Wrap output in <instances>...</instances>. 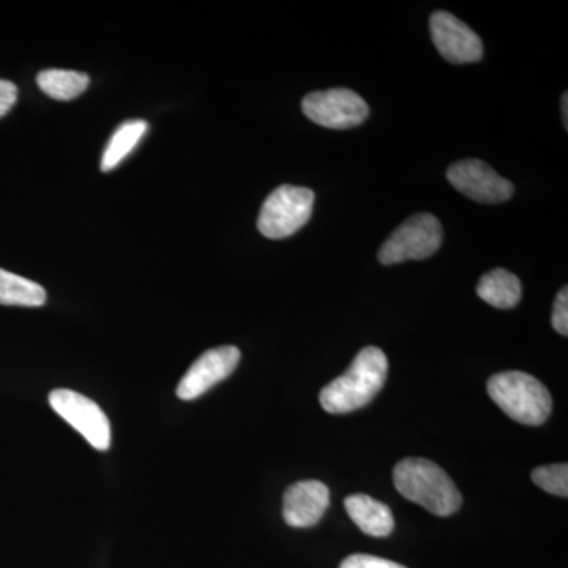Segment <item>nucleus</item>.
<instances>
[{
    "label": "nucleus",
    "instance_id": "nucleus-7",
    "mask_svg": "<svg viewBox=\"0 0 568 568\" xmlns=\"http://www.w3.org/2000/svg\"><path fill=\"white\" fill-rule=\"evenodd\" d=\"M302 111L310 121L332 130L354 129L369 114L368 104L351 89L308 93L302 102Z\"/></svg>",
    "mask_w": 568,
    "mask_h": 568
},
{
    "label": "nucleus",
    "instance_id": "nucleus-17",
    "mask_svg": "<svg viewBox=\"0 0 568 568\" xmlns=\"http://www.w3.org/2000/svg\"><path fill=\"white\" fill-rule=\"evenodd\" d=\"M532 481L555 496H568V466L566 463L559 465L540 466L534 469Z\"/></svg>",
    "mask_w": 568,
    "mask_h": 568
},
{
    "label": "nucleus",
    "instance_id": "nucleus-3",
    "mask_svg": "<svg viewBox=\"0 0 568 568\" xmlns=\"http://www.w3.org/2000/svg\"><path fill=\"white\" fill-rule=\"evenodd\" d=\"M487 387L493 402L518 424L541 425L551 414L552 399L548 388L528 373H499L488 381Z\"/></svg>",
    "mask_w": 568,
    "mask_h": 568
},
{
    "label": "nucleus",
    "instance_id": "nucleus-18",
    "mask_svg": "<svg viewBox=\"0 0 568 568\" xmlns=\"http://www.w3.org/2000/svg\"><path fill=\"white\" fill-rule=\"evenodd\" d=\"M339 568H407L402 564L394 562L372 555H353L343 560Z\"/></svg>",
    "mask_w": 568,
    "mask_h": 568
},
{
    "label": "nucleus",
    "instance_id": "nucleus-16",
    "mask_svg": "<svg viewBox=\"0 0 568 568\" xmlns=\"http://www.w3.org/2000/svg\"><path fill=\"white\" fill-rule=\"evenodd\" d=\"M44 302H47V291L39 283L0 268V304L41 306Z\"/></svg>",
    "mask_w": 568,
    "mask_h": 568
},
{
    "label": "nucleus",
    "instance_id": "nucleus-21",
    "mask_svg": "<svg viewBox=\"0 0 568 568\" xmlns=\"http://www.w3.org/2000/svg\"><path fill=\"white\" fill-rule=\"evenodd\" d=\"M568 93L567 92H564L562 93V121H564V126H566V129H568Z\"/></svg>",
    "mask_w": 568,
    "mask_h": 568
},
{
    "label": "nucleus",
    "instance_id": "nucleus-20",
    "mask_svg": "<svg viewBox=\"0 0 568 568\" xmlns=\"http://www.w3.org/2000/svg\"><path fill=\"white\" fill-rule=\"evenodd\" d=\"M18 100V88L11 81L0 80V118L9 114Z\"/></svg>",
    "mask_w": 568,
    "mask_h": 568
},
{
    "label": "nucleus",
    "instance_id": "nucleus-4",
    "mask_svg": "<svg viewBox=\"0 0 568 568\" xmlns=\"http://www.w3.org/2000/svg\"><path fill=\"white\" fill-rule=\"evenodd\" d=\"M315 193L304 186L282 185L268 194L257 219V230L267 239L290 237L312 219Z\"/></svg>",
    "mask_w": 568,
    "mask_h": 568
},
{
    "label": "nucleus",
    "instance_id": "nucleus-2",
    "mask_svg": "<svg viewBox=\"0 0 568 568\" xmlns=\"http://www.w3.org/2000/svg\"><path fill=\"white\" fill-rule=\"evenodd\" d=\"M394 484L399 495L432 511L436 517H450L462 507V493L443 467L424 458H406L394 469Z\"/></svg>",
    "mask_w": 568,
    "mask_h": 568
},
{
    "label": "nucleus",
    "instance_id": "nucleus-19",
    "mask_svg": "<svg viewBox=\"0 0 568 568\" xmlns=\"http://www.w3.org/2000/svg\"><path fill=\"white\" fill-rule=\"evenodd\" d=\"M552 327L560 335H568V290L564 287L556 297L555 306H552Z\"/></svg>",
    "mask_w": 568,
    "mask_h": 568
},
{
    "label": "nucleus",
    "instance_id": "nucleus-13",
    "mask_svg": "<svg viewBox=\"0 0 568 568\" xmlns=\"http://www.w3.org/2000/svg\"><path fill=\"white\" fill-rule=\"evenodd\" d=\"M521 282L506 268H495L481 276L477 294L481 301L499 310L514 308L521 301Z\"/></svg>",
    "mask_w": 568,
    "mask_h": 568
},
{
    "label": "nucleus",
    "instance_id": "nucleus-1",
    "mask_svg": "<svg viewBox=\"0 0 568 568\" xmlns=\"http://www.w3.org/2000/svg\"><path fill=\"white\" fill-rule=\"evenodd\" d=\"M387 355L376 346L364 347L345 375L336 377L320 394L325 413L349 414L372 403L387 381Z\"/></svg>",
    "mask_w": 568,
    "mask_h": 568
},
{
    "label": "nucleus",
    "instance_id": "nucleus-6",
    "mask_svg": "<svg viewBox=\"0 0 568 568\" xmlns=\"http://www.w3.org/2000/svg\"><path fill=\"white\" fill-rule=\"evenodd\" d=\"M50 405L58 416L73 426L97 450H108L111 446V425L102 407L88 396L58 388L50 394Z\"/></svg>",
    "mask_w": 568,
    "mask_h": 568
},
{
    "label": "nucleus",
    "instance_id": "nucleus-5",
    "mask_svg": "<svg viewBox=\"0 0 568 568\" xmlns=\"http://www.w3.org/2000/svg\"><path fill=\"white\" fill-rule=\"evenodd\" d=\"M443 239L444 230L439 220L432 213H417L396 227L381 246L377 257L384 265L426 260L440 248Z\"/></svg>",
    "mask_w": 568,
    "mask_h": 568
},
{
    "label": "nucleus",
    "instance_id": "nucleus-15",
    "mask_svg": "<svg viewBox=\"0 0 568 568\" xmlns=\"http://www.w3.org/2000/svg\"><path fill=\"white\" fill-rule=\"evenodd\" d=\"M39 88L48 97L61 102L78 99L91 84L88 74L73 70H44L37 77Z\"/></svg>",
    "mask_w": 568,
    "mask_h": 568
},
{
    "label": "nucleus",
    "instance_id": "nucleus-11",
    "mask_svg": "<svg viewBox=\"0 0 568 568\" xmlns=\"http://www.w3.org/2000/svg\"><path fill=\"white\" fill-rule=\"evenodd\" d=\"M331 506V491L320 480L291 485L283 497V518L291 528H313Z\"/></svg>",
    "mask_w": 568,
    "mask_h": 568
},
{
    "label": "nucleus",
    "instance_id": "nucleus-14",
    "mask_svg": "<svg viewBox=\"0 0 568 568\" xmlns=\"http://www.w3.org/2000/svg\"><path fill=\"white\" fill-rule=\"evenodd\" d=\"M148 129V122L141 121V119L123 122L112 134L110 142H108L106 151L103 153V173H110L114 168H118L134 151V148L140 144Z\"/></svg>",
    "mask_w": 568,
    "mask_h": 568
},
{
    "label": "nucleus",
    "instance_id": "nucleus-9",
    "mask_svg": "<svg viewBox=\"0 0 568 568\" xmlns=\"http://www.w3.org/2000/svg\"><path fill=\"white\" fill-rule=\"evenodd\" d=\"M241 362V351L235 346L213 347L193 362L178 386L179 398L192 402L233 375Z\"/></svg>",
    "mask_w": 568,
    "mask_h": 568
},
{
    "label": "nucleus",
    "instance_id": "nucleus-12",
    "mask_svg": "<svg viewBox=\"0 0 568 568\" xmlns=\"http://www.w3.org/2000/svg\"><path fill=\"white\" fill-rule=\"evenodd\" d=\"M345 508L351 519L366 536L384 538L395 529L390 507L366 495L346 497Z\"/></svg>",
    "mask_w": 568,
    "mask_h": 568
},
{
    "label": "nucleus",
    "instance_id": "nucleus-8",
    "mask_svg": "<svg viewBox=\"0 0 568 568\" xmlns=\"http://www.w3.org/2000/svg\"><path fill=\"white\" fill-rule=\"evenodd\" d=\"M447 179L459 193L481 204H499L514 196V183L500 178L480 160H462L452 164Z\"/></svg>",
    "mask_w": 568,
    "mask_h": 568
},
{
    "label": "nucleus",
    "instance_id": "nucleus-10",
    "mask_svg": "<svg viewBox=\"0 0 568 568\" xmlns=\"http://www.w3.org/2000/svg\"><path fill=\"white\" fill-rule=\"evenodd\" d=\"M433 43L447 62H478L484 55V43L469 26L448 11H436L429 20Z\"/></svg>",
    "mask_w": 568,
    "mask_h": 568
}]
</instances>
